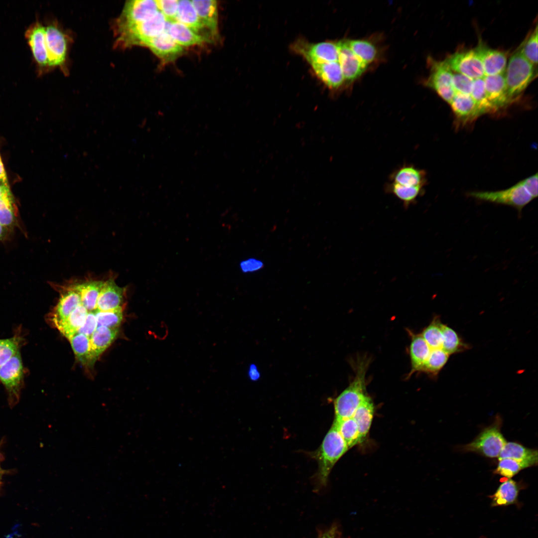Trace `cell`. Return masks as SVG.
<instances>
[{
  "mask_svg": "<svg viewBox=\"0 0 538 538\" xmlns=\"http://www.w3.org/2000/svg\"><path fill=\"white\" fill-rule=\"evenodd\" d=\"M126 290L119 286L113 278L104 281L99 295L97 311H107L123 308Z\"/></svg>",
  "mask_w": 538,
  "mask_h": 538,
  "instance_id": "19",
  "label": "cell"
},
{
  "mask_svg": "<svg viewBox=\"0 0 538 538\" xmlns=\"http://www.w3.org/2000/svg\"><path fill=\"white\" fill-rule=\"evenodd\" d=\"M97 327L118 328L123 319V308L107 311H94Z\"/></svg>",
  "mask_w": 538,
  "mask_h": 538,
  "instance_id": "42",
  "label": "cell"
},
{
  "mask_svg": "<svg viewBox=\"0 0 538 538\" xmlns=\"http://www.w3.org/2000/svg\"><path fill=\"white\" fill-rule=\"evenodd\" d=\"M248 375L249 378L252 380H256L258 379L260 374L256 368V367L254 365H251L249 369Z\"/></svg>",
  "mask_w": 538,
  "mask_h": 538,
  "instance_id": "51",
  "label": "cell"
},
{
  "mask_svg": "<svg viewBox=\"0 0 538 538\" xmlns=\"http://www.w3.org/2000/svg\"><path fill=\"white\" fill-rule=\"evenodd\" d=\"M143 45L148 47L155 55L166 62L175 59L183 52V47L170 37L166 29L158 36L145 41Z\"/></svg>",
  "mask_w": 538,
  "mask_h": 538,
  "instance_id": "18",
  "label": "cell"
},
{
  "mask_svg": "<svg viewBox=\"0 0 538 538\" xmlns=\"http://www.w3.org/2000/svg\"><path fill=\"white\" fill-rule=\"evenodd\" d=\"M167 21L163 15L157 11L149 18L116 32L117 44L122 47L133 45H142L147 40L155 37L166 29Z\"/></svg>",
  "mask_w": 538,
  "mask_h": 538,
  "instance_id": "3",
  "label": "cell"
},
{
  "mask_svg": "<svg viewBox=\"0 0 538 538\" xmlns=\"http://www.w3.org/2000/svg\"><path fill=\"white\" fill-rule=\"evenodd\" d=\"M158 11L155 0L127 1L120 16L116 20L115 32L141 22Z\"/></svg>",
  "mask_w": 538,
  "mask_h": 538,
  "instance_id": "8",
  "label": "cell"
},
{
  "mask_svg": "<svg viewBox=\"0 0 538 538\" xmlns=\"http://www.w3.org/2000/svg\"><path fill=\"white\" fill-rule=\"evenodd\" d=\"M428 61L430 74L425 84L450 104L455 94L452 86L453 72L444 60L437 61L430 58Z\"/></svg>",
  "mask_w": 538,
  "mask_h": 538,
  "instance_id": "7",
  "label": "cell"
},
{
  "mask_svg": "<svg viewBox=\"0 0 538 538\" xmlns=\"http://www.w3.org/2000/svg\"><path fill=\"white\" fill-rule=\"evenodd\" d=\"M390 181L405 186H424L426 183V173L413 165L404 164L392 172Z\"/></svg>",
  "mask_w": 538,
  "mask_h": 538,
  "instance_id": "23",
  "label": "cell"
},
{
  "mask_svg": "<svg viewBox=\"0 0 538 538\" xmlns=\"http://www.w3.org/2000/svg\"><path fill=\"white\" fill-rule=\"evenodd\" d=\"M25 37L40 73L42 70L49 67L45 26L38 21H35L26 29Z\"/></svg>",
  "mask_w": 538,
  "mask_h": 538,
  "instance_id": "11",
  "label": "cell"
},
{
  "mask_svg": "<svg viewBox=\"0 0 538 538\" xmlns=\"http://www.w3.org/2000/svg\"><path fill=\"white\" fill-rule=\"evenodd\" d=\"M70 282L80 294L82 305L88 312L95 311L98 298L104 281L86 279L85 280L71 281Z\"/></svg>",
  "mask_w": 538,
  "mask_h": 538,
  "instance_id": "21",
  "label": "cell"
},
{
  "mask_svg": "<svg viewBox=\"0 0 538 538\" xmlns=\"http://www.w3.org/2000/svg\"><path fill=\"white\" fill-rule=\"evenodd\" d=\"M450 105L455 117V125L458 128L471 124L483 115L469 95L455 93Z\"/></svg>",
  "mask_w": 538,
  "mask_h": 538,
  "instance_id": "13",
  "label": "cell"
},
{
  "mask_svg": "<svg viewBox=\"0 0 538 538\" xmlns=\"http://www.w3.org/2000/svg\"><path fill=\"white\" fill-rule=\"evenodd\" d=\"M500 418L485 428L470 443L463 447V450L473 452L488 458L498 457L507 442L501 432Z\"/></svg>",
  "mask_w": 538,
  "mask_h": 538,
  "instance_id": "5",
  "label": "cell"
},
{
  "mask_svg": "<svg viewBox=\"0 0 538 538\" xmlns=\"http://www.w3.org/2000/svg\"><path fill=\"white\" fill-rule=\"evenodd\" d=\"M6 233V228L0 225V240L2 239Z\"/></svg>",
  "mask_w": 538,
  "mask_h": 538,
  "instance_id": "54",
  "label": "cell"
},
{
  "mask_svg": "<svg viewBox=\"0 0 538 538\" xmlns=\"http://www.w3.org/2000/svg\"><path fill=\"white\" fill-rule=\"evenodd\" d=\"M7 538H20V536L16 534H12L7 536Z\"/></svg>",
  "mask_w": 538,
  "mask_h": 538,
  "instance_id": "55",
  "label": "cell"
},
{
  "mask_svg": "<svg viewBox=\"0 0 538 538\" xmlns=\"http://www.w3.org/2000/svg\"><path fill=\"white\" fill-rule=\"evenodd\" d=\"M264 267V263L256 258H249L240 262V268L243 273H250L259 271Z\"/></svg>",
  "mask_w": 538,
  "mask_h": 538,
  "instance_id": "48",
  "label": "cell"
},
{
  "mask_svg": "<svg viewBox=\"0 0 538 538\" xmlns=\"http://www.w3.org/2000/svg\"><path fill=\"white\" fill-rule=\"evenodd\" d=\"M24 343L20 334L12 337L0 339V367L15 355Z\"/></svg>",
  "mask_w": 538,
  "mask_h": 538,
  "instance_id": "41",
  "label": "cell"
},
{
  "mask_svg": "<svg viewBox=\"0 0 538 538\" xmlns=\"http://www.w3.org/2000/svg\"><path fill=\"white\" fill-rule=\"evenodd\" d=\"M444 60L453 72L472 79L485 76L482 62L475 48L458 50L447 56Z\"/></svg>",
  "mask_w": 538,
  "mask_h": 538,
  "instance_id": "9",
  "label": "cell"
},
{
  "mask_svg": "<svg viewBox=\"0 0 538 538\" xmlns=\"http://www.w3.org/2000/svg\"><path fill=\"white\" fill-rule=\"evenodd\" d=\"M510 458L524 462L530 467L538 464V451L529 449L514 442H506L498 457L499 460Z\"/></svg>",
  "mask_w": 538,
  "mask_h": 538,
  "instance_id": "28",
  "label": "cell"
},
{
  "mask_svg": "<svg viewBox=\"0 0 538 538\" xmlns=\"http://www.w3.org/2000/svg\"><path fill=\"white\" fill-rule=\"evenodd\" d=\"M118 332V328L97 327L90 338L91 353L95 362L111 345Z\"/></svg>",
  "mask_w": 538,
  "mask_h": 538,
  "instance_id": "25",
  "label": "cell"
},
{
  "mask_svg": "<svg viewBox=\"0 0 538 538\" xmlns=\"http://www.w3.org/2000/svg\"><path fill=\"white\" fill-rule=\"evenodd\" d=\"M9 190H10V189L8 183L0 182V200L3 195Z\"/></svg>",
  "mask_w": 538,
  "mask_h": 538,
  "instance_id": "53",
  "label": "cell"
},
{
  "mask_svg": "<svg viewBox=\"0 0 538 538\" xmlns=\"http://www.w3.org/2000/svg\"><path fill=\"white\" fill-rule=\"evenodd\" d=\"M76 358L83 365L91 367L94 364L90 344V338L77 333L68 339Z\"/></svg>",
  "mask_w": 538,
  "mask_h": 538,
  "instance_id": "33",
  "label": "cell"
},
{
  "mask_svg": "<svg viewBox=\"0 0 538 538\" xmlns=\"http://www.w3.org/2000/svg\"><path fill=\"white\" fill-rule=\"evenodd\" d=\"M538 25L524 42L520 48L524 57L533 65L538 63Z\"/></svg>",
  "mask_w": 538,
  "mask_h": 538,
  "instance_id": "44",
  "label": "cell"
},
{
  "mask_svg": "<svg viewBox=\"0 0 538 538\" xmlns=\"http://www.w3.org/2000/svg\"><path fill=\"white\" fill-rule=\"evenodd\" d=\"M424 186H405L389 182L385 187L387 193L393 194L401 200L405 209L414 204L417 199L422 195Z\"/></svg>",
  "mask_w": 538,
  "mask_h": 538,
  "instance_id": "31",
  "label": "cell"
},
{
  "mask_svg": "<svg viewBox=\"0 0 538 538\" xmlns=\"http://www.w3.org/2000/svg\"><path fill=\"white\" fill-rule=\"evenodd\" d=\"M338 42L339 62L343 76L346 83H351L362 75L368 65L352 51L347 40H342Z\"/></svg>",
  "mask_w": 538,
  "mask_h": 538,
  "instance_id": "15",
  "label": "cell"
},
{
  "mask_svg": "<svg viewBox=\"0 0 538 538\" xmlns=\"http://www.w3.org/2000/svg\"><path fill=\"white\" fill-rule=\"evenodd\" d=\"M443 341L442 350L449 355L466 350L468 346L459 337L457 332L446 324H441Z\"/></svg>",
  "mask_w": 538,
  "mask_h": 538,
  "instance_id": "35",
  "label": "cell"
},
{
  "mask_svg": "<svg viewBox=\"0 0 538 538\" xmlns=\"http://www.w3.org/2000/svg\"><path fill=\"white\" fill-rule=\"evenodd\" d=\"M483 80L487 96L497 111L514 101L509 95L505 73L485 76Z\"/></svg>",
  "mask_w": 538,
  "mask_h": 538,
  "instance_id": "16",
  "label": "cell"
},
{
  "mask_svg": "<svg viewBox=\"0 0 538 538\" xmlns=\"http://www.w3.org/2000/svg\"><path fill=\"white\" fill-rule=\"evenodd\" d=\"M474 79L458 73H453L452 86L455 93L470 95Z\"/></svg>",
  "mask_w": 538,
  "mask_h": 538,
  "instance_id": "45",
  "label": "cell"
},
{
  "mask_svg": "<svg viewBox=\"0 0 538 538\" xmlns=\"http://www.w3.org/2000/svg\"><path fill=\"white\" fill-rule=\"evenodd\" d=\"M441 324L440 319L435 317L429 324L423 329L420 334L431 349L442 348L443 335Z\"/></svg>",
  "mask_w": 538,
  "mask_h": 538,
  "instance_id": "37",
  "label": "cell"
},
{
  "mask_svg": "<svg viewBox=\"0 0 538 538\" xmlns=\"http://www.w3.org/2000/svg\"><path fill=\"white\" fill-rule=\"evenodd\" d=\"M45 27V43L48 54V66H60L65 60L67 41L62 31L54 23Z\"/></svg>",
  "mask_w": 538,
  "mask_h": 538,
  "instance_id": "12",
  "label": "cell"
},
{
  "mask_svg": "<svg viewBox=\"0 0 538 538\" xmlns=\"http://www.w3.org/2000/svg\"><path fill=\"white\" fill-rule=\"evenodd\" d=\"M156 1L159 11L163 15L167 21H176L178 0H157Z\"/></svg>",
  "mask_w": 538,
  "mask_h": 538,
  "instance_id": "46",
  "label": "cell"
},
{
  "mask_svg": "<svg viewBox=\"0 0 538 538\" xmlns=\"http://www.w3.org/2000/svg\"><path fill=\"white\" fill-rule=\"evenodd\" d=\"M449 355L441 349H432L420 372L436 375L448 361Z\"/></svg>",
  "mask_w": 538,
  "mask_h": 538,
  "instance_id": "40",
  "label": "cell"
},
{
  "mask_svg": "<svg viewBox=\"0 0 538 538\" xmlns=\"http://www.w3.org/2000/svg\"><path fill=\"white\" fill-rule=\"evenodd\" d=\"M520 182L533 199L538 196V174L529 176Z\"/></svg>",
  "mask_w": 538,
  "mask_h": 538,
  "instance_id": "49",
  "label": "cell"
},
{
  "mask_svg": "<svg viewBox=\"0 0 538 538\" xmlns=\"http://www.w3.org/2000/svg\"><path fill=\"white\" fill-rule=\"evenodd\" d=\"M16 207L10 190L6 192L0 200V225L7 227L16 219Z\"/></svg>",
  "mask_w": 538,
  "mask_h": 538,
  "instance_id": "39",
  "label": "cell"
},
{
  "mask_svg": "<svg viewBox=\"0 0 538 538\" xmlns=\"http://www.w3.org/2000/svg\"><path fill=\"white\" fill-rule=\"evenodd\" d=\"M469 195L480 200L512 206L519 212L534 199L520 181L504 190L472 192Z\"/></svg>",
  "mask_w": 538,
  "mask_h": 538,
  "instance_id": "6",
  "label": "cell"
},
{
  "mask_svg": "<svg viewBox=\"0 0 538 538\" xmlns=\"http://www.w3.org/2000/svg\"><path fill=\"white\" fill-rule=\"evenodd\" d=\"M369 364L366 358L358 360L355 376L349 385L334 401L335 420L352 417L366 394V374Z\"/></svg>",
  "mask_w": 538,
  "mask_h": 538,
  "instance_id": "2",
  "label": "cell"
},
{
  "mask_svg": "<svg viewBox=\"0 0 538 538\" xmlns=\"http://www.w3.org/2000/svg\"><path fill=\"white\" fill-rule=\"evenodd\" d=\"M348 450L347 445L333 423L320 446L309 454L318 464V469L313 478L316 490L326 486L333 467Z\"/></svg>",
  "mask_w": 538,
  "mask_h": 538,
  "instance_id": "1",
  "label": "cell"
},
{
  "mask_svg": "<svg viewBox=\"0 0 538 538\" xmlns=\"http://www.w3.org/2000/svg\"><path fill=\"white\" fill-rule=\"evenodd\" d=\"M535 65L527 60L520 49L510 57L505 72L508 92L515 99L537 76Z\"/></svg>",
  "mask_w": 538,
  "mask_h": 538,
  "instance_id": "4",
  "label": "cell"
},
{
  "mask_svg": "<svg viewBox=\"0 0 538 538\" xmlns=\"http://www.w3.org/2000/svg\"><path fill=\"white\" fill-rule=\"evenodd\" d=\"M0 182L8 183L6 173L0 156Z\"/></svg>",
  "mask_w": 538,
  "mask_h": 538,
  "instance_id": "52",
  "label": "cell"
},
{
  "mask_svg": "<svg viewBox=\"0 0 538 538\" xmlns=\"http://www.w3.org/2000/svg\"><path fill=\"white\" fill-rule=\"evenodd\" d=\"M317 538H342L341 532L337 524H333L329 527L319 531Z\"/></svg>",
  "mask_w": 538,
  "mask_h": 538,
  "instance_id": "50",
  "label": "cell"
},
{
  "mask_svg": "<svg viewBox=\"0 0 538 538\" xmlns=\"http://www.w3.org/2000/svg\"><path fill=\"white\" fill-rule=\"evenodd\" d=\"M347 42L352 51L367 65L375 60L377 50L371 42L365 40H347Z\"/></svg>",
  "mask_w": 538,
  "mask_h": 538,
  "instance_id": "38",
  "label": "cell"
},
{
  "mask_svg": "<svg viewBox=\"0 0 538 538\" xmlns=\"http://www.w3.org/2000/svg\"><path fill=\"white\" fill-rule=\"evenodd\" d=\"M498 466L494 472L503 477L510 479L523 469L530 467L524 462L510 458L499 460Z\"/></svg>",
  "mask_w": 538,
  "mask_h": 538,
  "instance_id": "43",
  "label": "cell"
},
{
  "mask_svg": "<svg viewBox=\"0 0 538 538\" xmlns=\"http://www.w3.org/2000/svg\"><path fill=\"white\" fill-rule=\"evenodd\" d=\"M411 337L409 347V355L411 363L410 371L408 375L409 377L414 373L420 372L424 364L428 359L431 349L421 336L408 331Z\"/></svg>",
  "mask_w": 538,
  "mask_h": 538,
  "instance_id": "22",
  "label": "cell"
},
{
  "mask_svg": "<svg viewBox=\"0 0 538 538\" xmlns=\"http://www.w3.org/2000/svg\"><path fill=\"white\" fill-rule=\"evenodd\" d=\"M88 310L82 304L77 306L65 320L53 325L67 339L77 333L84 323Z\"/></svg>",
  "mask_w": 538,
  "mask_h": 538,
  "instance_id": "30",
  "label": "cell"
},
{
  "mask_svg": "<svg viewBox=\"0 0 538 538\" xmlns=\"http://www.w3.org/2000/svg\"><path fill=\"white\" fill-rule=\"evenodd\" d=\"M333 423L349 449L360 443L358 428L352 417L340 420H334Z\"/></svg>",
  "mask_w": 538,
  "mask_h": 538,
  "instance_id": "34",
  "label": "cell"
},
{
  "mask_svg": "<svg viewBox=\"0 0 538 538\" xmlns=\"http://www.w3.org/2000/svg\"><path fill=\"white\" fill-rule=\"evenodd\" d=\"M176 21L187 26L197 33L204 28L191 0H178Z\"/></svg>",
  "mask_w": 538,
  "mask_h": 538,
  "instance_id": "32",
  "label": "cell"
},
{
  "mask_svg": "<svg viewBox=\"0 0 538 538\" xmlns=\"http://www.w3.org/2000/svg\"><path fill=\"white\" fill-rule=\"evenodd\" d=\"M309 64L316 75L329 88L337 89L346 83L339 61Z\"/></svg>",
  "mask_w": 538,
  "mask_h": 538,
  "instance_id": "20",
  "label": "cell"
},
{
  "mask_svg": "<svg viewBox=\"0 0 538 538\" xmlns=\"http://www.w3.org/2000/svg\"><path fill=\"white\" fill-rule=\"evenodd\" d=\"M97 328V322L94 312H88L84 323L79 328L77 333L84 334L90 338Z\"/></svg>",
  "mask_w": 538,
  "mask_h": 538,
  "instance_id": "47",
  "label": "cell"
},
{
  "mask_svg": "<svg viewBox=\"0 0 538 538\" xmlns=\"http://www.w3.org/2000/svg\"><path fill=\"white\" fill-rule=\"evenodd\" d=\"M192 2L204 27L212 33L218 32V4L215 0H194Z\"/></svg>",
  "mask_w": 538,
  "mask_h": 538,
  "instance_id": "27",
  "label": "cell"
},
{
  "mask_svg": "<svg viewBox=\"0 0 538 538\" xmlns=\"http://www.w3.org/2000/svg\"><path fill=\"white\" fill-rule=\"evenodd\" d=\"M374 413L373 402L371 398L366 394L352 416L358 428L360 443H362L365 439L368 433Z\"/></svg>",
  "mask_w": 538,
  "mask_h": 538,
  "instance_id": "26",
  "label": "cell"
},
{
  "mask_svg": "<svg viewBox=\"0 0 538 538\" xmlns=\"http://www.w3.org/2000/svg\"><path fill=\"white\" fill-rule=\"evenodd\" d=\"M24 371L19 351L0 367V382L11 398H17L23 384Z\"/></svg>",
  "mask_w": 538,
  "mask_h": 538,
  "instance_id": "10",
  "label": "cell"
},
{
  "mask_svg": "<svg viewBox=\"0 0 538 538\" xmlns=\"http://www.w3.org/2000/svg\"><path fill=\"white\" fill-rule=\"evenodd\" d=\"M520 488L515 481L509 479L502 482L490 496L492 507L507 506L518 501Z\"/></svg>",
  "mask_w": 538,
  "mask_h": 538,
  "instance_id": "29",
  "label": "cell"
},
{
  "mask_svg": "<svg viewBox=\"0 0 538 538\" xmlns=\"http://www.w3.org/2000/svg\"><path fill=\"white\" fill-rule=\"evenodd\" d=\"M57 287L59 288L60 298L50 315V320L53 325L66 319L81 304L80 294L70 282Z\"/></svg>",
  "mask_w": 538,
  "mask_h": 538,
  "instance_id": "14",
  "label": "cell"
},
{
  "mask_svg": "<svg viewBox=\"0 0 538 538\" xmlns=\"http://www.w3.org/2000/svg\"><path fill=\"white\" fill-rule=\"evenodd\" d=\"M475 49L482 62L485 76L505 73L507 62L506 52L490 48L482 42Z\"/></svg>",
  "mask_w": 538,
  "mask_h": 538,
  "instance_id": "17",
  "label": "cell"
},
{
  "mask_svg": "<svg viewBox=\"0 0 538 538\" xmlns=\"http://www.w3.org/2000/svg\"><path fill=\"white\" fill-rule=\"evenodd\" d=\"M470 96L483 114L497 112L487 96L483 78L474 79Z\"/></svg>",
  "mask_w": 538,
  "mask_h": 538,
  "instance_id": "36",
  "label": "cell"
},
{
  "mask_svg": "<svg viewBox=\"0 0 538 538\" xmlns=\"http://www.w3.org/2000/svg\"><path fill=\"white\" fill-rule=\"evenodd\" d=\"M166 31L182 47L199 45L207 40L204 36L176 21L167 22Z\"/></svg>",
  "mask_w": 538,
  "mask_h": 538,
  "instance_id": "24",
  "label": "cell"
}]
</instances>
